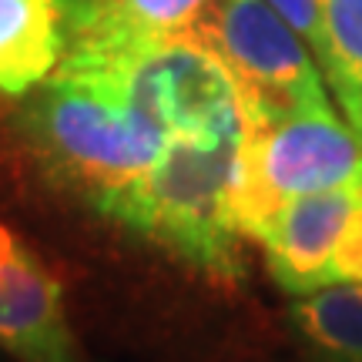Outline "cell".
<instances>
[{"instance_id": "6da1fadb", "label": "cell", "mask_w": 362, "mask_h": 362, "mask_svg": "<svg viewBox=\"0 0 362 362\" xmlns=\"http://www.w3.org/2000/svg\"><path fill=\"white\" fill-rule=\"evenodd\" d=\"M242 131L215 138H171L165 155L141 178L111 194L101 215L144 235L194 269L232 279L238 275V228L232 192L242 158Z\"/></svg>"}, {"instance_id": "7a4b0ae2", "label": "cell", "mask_w": 362, "mask_h": 362, "mask_svg": "<svg viewBox=\"0 0 362 362\" xmlns=\"http://www.w3.org/2000/svg\"><path fill=\"white\" fill-rule=\"evenodd\" d=\"M21 128L40 161L104 205L165 155L168 138L111 84L57 67L27 94Z\"/></svg>"}, {"instance_id": "3957f363", "label": "cell", "mask_w": 362, "mask_h": 362, "mask_svg": "<svg viewBox=\"0 0 362 362\" xmlns=\"http://www.w3.org/2000/svg\"><path fill=\"white\" fill-rule=\"evenodd\" d=\"M64 71L98 78L141 111L165 138H215L245 128V111L218 54L198 34L111 51H64Z\"/></svg>"}, {"instance_id": "277c9868", "label": "cell", "mask_w": 362, "mask_h": 362, "mask_svg": "<svg viewBox=\"0 0 362 362\" xmlns=\"http://www.w3.org/2000/svg\"><path fill=\"white\" fill-rule=\"evenodd\" d=\"M362 168V138L332 111L309 107L275 121L245 117L232 218L242 238L262 242L298 194L346 185Z\"/></svg>"}, {"instance_id": "5b68a950", "label": "cell", "mask_w": 362, "mask_h": 362, "mask_svg": "<svg viewBox=\"0 0 362 362\" xmlns=\"http://www.w3.org/2000/svg\"><path fill=\"white\" fill-rule=\"evenodd\" d=\"M194 34L218 54L245 117L275 121L332 104L312 47L269 0H211Z\"/></svg>"}, {"instance_id": "8992f818", "label": "cell", "mask_w": 362, "mask_h": 362, "mask_svg": "<svg viewBox=\"0 0 362 362\" xmlns=\"http://www.w3.org/2000/svg\"><path fill=\"white\" fill-rule=\"evenodd\" d=\"M362 198V168L346 185L298 194L262 238L272 279L292 296H309L332 285V252L352 205Z\"/></svg>"}, {"instance_id": "52a82bcc", "label": "cell", "mask_w": 362, "mask_h": 362, "mask_svg": "<svg viewBox=\"0 0 362 362\" xmlns=\"http://www.w3.org/2000/svg\"><path fill=\"white\" fill-rule=\"evenodd\" d=\"M0 349L17 362H81L61 282L24 248L0 269Z\"/></svg>"}, {"instance_id": "ba28073f", "label": "cell", "mask_w": 362, "mask_h": 362, "mask_svg": "<svg viewBox=\"0 0 362 362\" xmlns=\"http://www.w3.org/2000/svg\"><path fill=\"white\" fill-rule=\"evenodd\" d=\"M211 0H64L67 51H111L194 34Z\"/></svg>"}, {"instance_id": "9c48e42d", "label": "cell", "mask_w": 362, "mask_h": 362, "mask_svg": "<svg viewBox=\"0 0 362 362\" xmlns=\"http://www.w3.org/2000/svg\"><path fill=\"white\" fill-rule=\"evenodd\" d=\"M67 51L64 0H0V94L27 98Z\"/></svg>"}, {"instance_id": "30bf717a", "label": "cell", "mask_w": 362, "mask_h": 362, "mask_svg": "<svg viewBox=\"0 0 362 362\" xmlns=\"http://www.w3.org/2000/svg\"><path fill=\"white\" fill-rule=\"evenodd\" d=\"M288 319L329 362H362V282L325 285L298 296Z\"/></svg>"}, {"instance_id": "8fae6325", "label": "cell", "mask_w": 362, "mask_h": 362, "mask_svg": "<svg viewBox=\"0 0 362 362\" xmlns=\"http://www.w3.org/2000/svg\"><path fill=\"white\" fill-rule=\"evenodd\" d=\"M315 61L362 138V0H322V51Z\"/></svg>"}, {"instance_id": "7c38bea8", "label": "cell", "mask_w": 362, "mask_h": 362, "mask_svg": "<svg viewBox=\"0 0 362 362\" xmlns=\"http://www.w3.org/2000/svg\"><path fill=\"white\" fill-rule=\"evenodd\" d=\"M332 279L336 282H362V198L352 205L346 228L332 252Z\"/></svg>"}, {"instance_id": "4fadbf2b", "label": "cell", "mask_w": 362, "mask_h": 362, "mask_svg": "<svg viewBox=\"0 0 362 362\" xmlns=\"http://www.w3.org/2000/svg\"><path fill=\"white\" fill-rule=\"evenodd\" d=\"M17 248H21V245H17V238H13L11 228L0 221V269H4V265H7L13 255H17Z\"/></svg>"}]
</instances>
